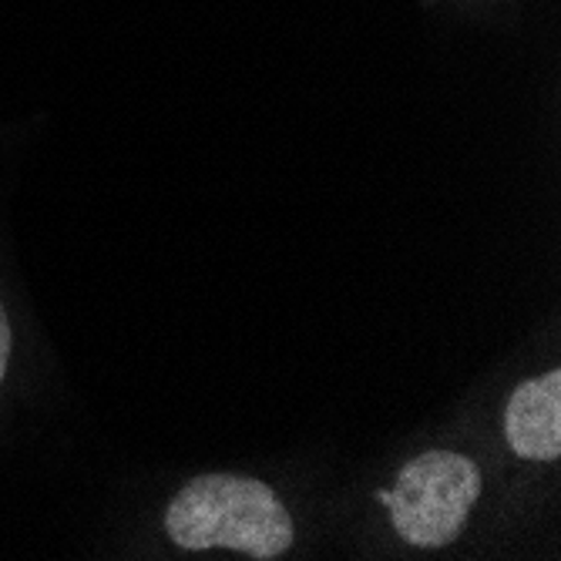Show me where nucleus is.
Masks as SVG:
<instances>
[{
    "label": "nucleus",
    "mask_w": 561,
    "mask_h": 561,
    "mask_svg": "<svg viewBox=\"0 0 561 561\" xmlns=\"http://www.w3.org/2000/svg\"><path fill=\"white\" fill-rule=\"evenodd\" d=\"M169 538L185 551L229 548L249 558H279L293 545V522L276 491L256 478L202 474L165 512Z\"/></svg>",
    "instance_id": "obj_1"
},
{
    "label": "nucleus",
    "mask_w": 561,
    "mask_h": 561,
    "mask_svg": "<svg viewBox=\"0 0 561 561\" xmlns=\"http://www.w3.org/2000/svg\"><path fill=\"white\" fill-rule=\"evenodd\" d=\"M481 494V471L457 450H427L414 457L380 501L390 507L397 535L417 548H444L461 535Z\"/></svg>",
    "instance_id": "obj_2"
},
{
    "label": "nucleus",
    "mask_w": 561,
    "mask_h": 561,
    "mask_svg": "<svg viewBox=\"0 0 561 561\" xmlns=\"http://www.w3.org/2000/svg\"><path fill=\"white\" fill-rule=\"evenodd\" d=\"M504 437L518 457L554 461L561 454V374L551 370L522 383L504 414Z\"/></svg>",
    "instance_id": "obj_3"
},
{
    "label": "nucleus",
    "mask_w": 561,
    "mask_h": 561,
    "mask_svg": "<svg viewBox=\"0 0 561 561\" xmlns=\"http://www.w3.org/2000/svg\"><path fill=\"white\" fill-rule=\"evenodd\" d=\"M8 360H11V323H8L4 306H0V383H4Z\"/></svg>",
    "instance_id": "obj_4"
}]
</instances>
